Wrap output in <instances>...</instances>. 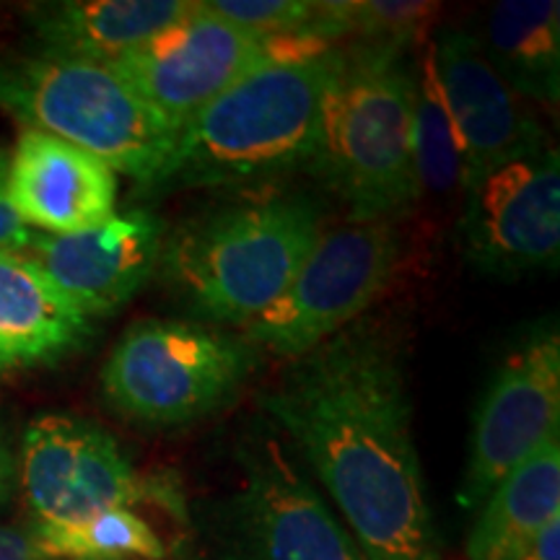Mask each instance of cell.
<instances>
[{"label": "cell", "mask_w": 560, "mask_h": 560, "mask_svg": "<svg viewBox=\"0 0 560 560\" xmlns=\"http://www.w3.org/2000/svg\"><path fill=\"white\" fill-rule=\"evenodd\" d=\"M262 410L332 495L366 560H439L400 348L353 322L293 359Z\"/></svg>", "instance_id": "cell-1"}, {"label": "cell", "mask_w": 560, "mask_h": 560, "mask_svg": "<svg viewBox=\"0 0 560 560\" xmlns=\"http://www.w3.org/2000/svg\"><path fill=\"white\" fill-rule=\"evenodd\" d=\"M342 47H299L236 81L177 130L145 195L312 172Z\"/></svg>", "instance_id": "cell-2"}, {"label": "cell", "mask_w": 560, "mask_h": 560, "mask_svg": "<svg viewBox=\"0 0 560 560\" xmlns=\"http://www.w3.org/2000/svg\"><path fill=\"white\" fill-rule=\"evenodd\" d=\"M325 231L310 195H247L166 231L156 272L200 325L244 330L289 289Z\"/></svg>", "instance_id": "cell-3"}, {"label": "cell", "mask_w": 560, "mask_h": 560, "mask_svg": "<svg viewBox=\"0 0 560 560\" xmlns=\"http://www.w3.org/2000/svg\"><path fill=\"white\" fill-rule=\"evenodd\" d=\"M412 45H348L322 125L319 174L350 221H395L420 200L412 161Z\"/></svg>", "instance_id": "cell-4"}, {"label": "cell", "mask_w": 560, "mask_h": 560, "mask_svg": "<svg viewBox=\"0 0 560 560\" xmlns=\"http://www.w3.org/2000/svg\"><path fill=\"white\" fill-rule=\"evenodd\" d=\"M219 493L182 514L179 560H366L280 441L252 433Z\"/></svg>", "instance_id": "cell-5"}, {"label": "cell", "mask_w": 560, "mask_h": 560, "mask_svg": "<svg viewBox=\"0 0 560 560\" xmlns=\"http://www.w3.org/2000/svg\"><path fill=\"white\" fill-rule=\"evenodd\" d=\"M0 109L21 125L94 153L140 187L170 156L172 130L109 66L0 47Z\"/></svg>", "instance_id": "cell-6"}, {"label": "cell", "mask_w": 560, "mask_h": 560, "mask_svg": "<svg viewBox=\"0 0 560 560\" xmlns=\"http://www.w3.org/2000/svg\"><path fill=\"white\" fill-rule=\"evenodd\" d=\"M240 332L185 319H140L102 366V395L122 418L179 429L234 400L257 366Z\"/></svg>", "instance_id": "cell-7"}, {"label": "cell", "mask_w": 560, "mask_h": 560, "mask_svg": "<svg viewBox=\"0 0 560 560\" xmlns=\"http://www.w3.org/2000/svg\"><path fill=\"white\" fill-rule=\"evenodd\" d=\"M400 257L395 221H348L327 229L289 289L240 335L278 359H301L363 317L395 278Z\"/></svg>", "instance_id": "cell-8"}, {"label": "cell", "mask_w": 560, "mask_h": 560, "mask_svg": "<svg viewBox=\"0 0 560 560\" xmlns=\"http://www.w3.org/2000/svg\"><path fill=\"white\" fill-rule=\"evenodd\" d=\"M34 522H81L109 509L161 503L185 514L172 486L145 478L96 420L45 412L30 420L16 462Z\"/></svg>", "instance_id": "cell-9"}, {"label": "cell", "mask_w": 560, "mask_h": 560, "mask_svg": "<svg viewBox=\"0 0 560 560\" xmlns=\"http://www.w3.org/2000/svg\"><path fill=\"white\" fill-rule=\"evenodd\" d=\"M299 47L322 45L252 37L202 9V0H192V9L185 16L109 68L172 130H179L195 112L252 70Z\"/></svg>", "instance_id": "cell-10"}, {"label": "cell", "mask_w": 560, "mask_h": 560, "mask_svg": "<svg viewBox=\"0 0 560 560\" xmlns=\"http://www.w3.org/2000/svg\"><path fill=\"white\" fill-rule=\"evenodd\" d=\"M459 242L482 276L514 280L560 260V159L552 143L490 172L465 195Z\"/></svg>", "instance_id": "cell-11"}, {"label": "cell", "mask_w": 560, "mask_h": 560, "mask_svg": "<svg viewBox=\"0 0 560 560\" xmlns=\"http://www.w3.org/2000/svg\"><path fill=\"white\" fill-rule=\"evenodd\" d=\"M560 433V335L540 325L495 369L475 410L470 459L457 501L478 511L499 482L545 439Z\"/></svg>", "instance_id": "cell-12"}, {"label": "cell", "mask_w": 560, "mask_h": 560, "mask_svg": "<svg viewBox=\"0 0 560 560\" xmlns=\"http://www.w3.org/2000/svg\"><path fill=\"white\" fill-rule=\"evenodd\" d=\"M429 52L441 96L457 130L465 166L462 195L509 161L550 143L529 102L488 62L478 34L450 26L439 32Z\"/></svg>", "instance_id": "cell-13"}, {"label": "cell", "mask_w": 560, "mask_h": 560, "mask_svg": "<svg viewBox=\"0 0 560 560\" xmlns=\"http://www.w3.org/2000/svg\"><path fill=\"white\" fill-rule=\"evenodd\" d=\"M166 231L153 210L130 208L81 234H34L21 255L94 322L125 310L149 285L159 270Z\"/></svg>", "instance_id": "cell-14"}, {"label": "cell", "mask_w": 560, "mask_h": 560, "mask_svg": "<svg viewBox=\"0 0 560 560\" xmlns=\"http://www.w3.org/2000/svg\"><path fill=\"white\" fill-rule=\"evenodd\" d=\"M117 172L94 153L21 130L9 149V198L32 231L70 236L102 226L117 213Z\"/></svg>", "instance_id": "cell-15"}, {"label": "cell", "mask_w": 560, "mask_h": 560, "mask_svg": "<svg viewBox=\"0 0 560 560\" xmlns=\"http://www.w3.org/2000/svg\"><path fill=\"white\" fill-rule=\"evenodd\" d=\"M94 332L26 255L0 252V374L52 366Z\"/></svg>", "instance_id": "cell-16"}, {"label": "cell", "mask_w": 560, "mask_h": 560, "mask_svg": "<svg viewBox=\"0 0 560 560\" xmlns=\"http://www.w3.org/2000/svg\"><path fill=\"white\" fill-rule=\"evenodd\" d=\"M192 9V0H55L26 9L39 50L112 66Z\"/></svg>", "instance_id": "cell-17"}, {"label": "cell", "mask_w": 560, "mask_h": 560, "mask_svg": "<svg viewBox=\"0 0 560 560\" xmlns=\"http://www.w3.org/2000/svg\"><path fill=\"white\" fill-rule=\"evenodd\" d=\"M490 66L527 102L556 107L560 100V3L503 0L478 34Z\"/></svg>", "instance_id": "cell-18"}, {"label": "cell", "mask_w": 560, "mask_h": 560, "mask_svg": "<svg viewBox=\"0 0 560 560\" xmlns=\"http://www.w3.org/2000/svg\"><path fill=\"white\" fill-rule=\"evenodd\" d=\"M560 516V433L490 490L467 537V558L495 560Z\"/></svg>", "instance_id": "cell-19"}, {"label": "cell", "mask_w": 560, "mask_h": 560, "mask_svg": "<svg viewBox=\"0 0 560 560\" xmlns=\"http://www.w3.org/2000/svg\"><path fill=\"white\" fill-rule=\"evenodd\" d=\"M47 560H166L170 545L136 509H109L81 522H34Z\"/></svg>", "instance_id": "cell-20"}, {"label": "cell", "mask_w": 560, "mask_h": 560, "mask_svg": "<svg viewBox=\"0 0 560 560\" xmlns=\"http://www.w3.org/2000/svg\"><path fill=\"white\" fill-rule=\"evenodd\" d=\"M412 161L420 198L423 195L462 192L465 166L457 130H454L450 109L441 96L431 52L425 50L423 62L416 73V102H412Z\"/></svg>", "instance_id": "cell-21"}, {"label": "cell", "mask_w": 560, "mask_h": 560, "mask_svg": "<svg viewBox=\"0 0 560 560\" xmlns=\"http://www.w3.org/2000/svg\"><path fill=\"white\" fill-rule=\"evenodd\" d=\"M332 42L350 45H416L439 16L423 0H325Z\"/></svg>", "instance_id": "cell-22"}, {"label": "cell", "mask_w": 560, "mask_h": 560, "mask_svg": "<svg viewBox=\"0 0 560 560\" xmlns=\"http://www.w3.org/2000/svg\"><path fill=\"white\" fill-rule=\"evenodd\" d=\"M34 231L19 219L9 198V149L0 145V252H26Z\"/></svg>", "instance_id": "cell-23"}, {"label": "cell", "mask_w": 560, "mask_h": 560, "mask_svg": "<svg viewBox=\"0 0 560 560\" xmlns=\"http://www.w3.org/2000/svg\"><path fill=\"white\" fill-rule=\"evenodd\" d=\"M495 560H560V516L545 524L527 542L516 545Z\"/></svg>", "instance_id": "cell-24"}, {"label": "cell", "mask_w": 560, "mask_h": 560, "mask_svg": "<svg viewBox=\"0 0 560 560\" xmlns=\"http://www.w3.org/2000/svg\"><path fill=\"white\" fill-rule=\"evenodd\" d=\"M0 560H47L32 527L0 524Z\"/></svg>", "instance_id": "cell-25"}, {"label": "cell", "mask_w": 560, "mask_h": 560, "mask_svg": "<svg viewBox=\"0 0 560 560\" xmlns=\"http://www.w3.org/2000/svg\"><path fill=\"white\" fill-rule=\"evenodd\" d=\"M13 480H16V457H13L9 439H5L3 425H0V506L9 501Z\"/></svg>", "instance_id": "cell-26"}]
</instances>
